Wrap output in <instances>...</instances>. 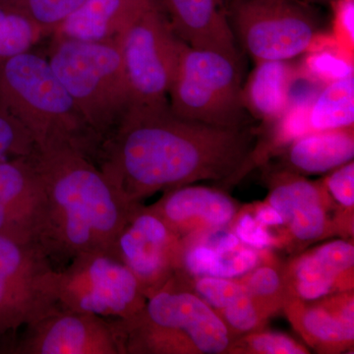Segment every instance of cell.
I'll return each mask as SVG.
<instances>
[{
    "label": "cell",
    "mask_w": 354,
    "mask_h": 354,
    "mask_svg": "<svg viewBox=\"0 0 354 354\" xmlns=\"http://www.w3.org/2000/svg\"><path fill=\"white\" fill-rule=\"evenodd\" d=\"M255 135L172 113L169 102L132 104L102 140L95 164L130 204L158 191L239 176L255 153Z\"/></svg>",
    "instance_id": "1"
},
{
    "label": "cell",
    "mask_w": 354,
    "mask_h": 354,
    "mask_svg": "<svg viewBox=\"0 0 354 354\" xmlns=\"http://www.w3.org/2000/svg\"><path fill=\"white\" fill-rule=\"evenodd\" d=\"M30 156L44 189L38 245L53 265L67 264L83 253L113 250L135 204L75 150L36 147Z\"/></svg>",
    "instance_id": "2"
},
{
    "label": "cell",
    "mask_w": 354,
    "mask_h": 354,
    "mask_svg": "<svg viewBox=\"0 0 354 354\" xmlns=\"http://www.w3.org/2000/svg\"><path fill=\"white\" fill-rule=\"evenodd\" d=\"M0 109L19 121L37 148L67 147L95 162L102 140L46 58L29 50L0 60Z\"/></svg>",
    "instance_id": "3"
},
{
    "label": "cell",
    "mask_w": 354,
    "mask_h": 354,
    "mask_svg": "<svg viewBox=\"0 0 354 354\" xmlns=\"http://www.w3.org/2000/svg\"><path fill=\"white\" fill-rule=\"evenodd\" d=\"M118 323L125 354L228 353L234 342L220 316L174 278L138 315Z\"/></svg>",
    "instance_id": "4"
},
{
    "label": "cell",
    "mask_w": 354,
    "mask_h": 354,
    "mask_svg": "<svg viewBox=\"0 0 354 354\" xmlns=\"http://www.w3.org/2000/svg\"><path fill=\"white\" fill-rule=\"evenodd\" d=\"M51 41L50 66L102 142L133 104L121 39L109 43Z\"/></svg>",
    "instance_id": "5"
},
{
    "label": "cell",
    "mask_w": 354,
    "mask_h": 354,
    "mask_svg": "<svg viewBox=\"0 0 354 354\" xmlns=\"http://www.w3.org/2000/svg\"><path fill=\"white\" fill-rule=\"evenodd\" d=\"M169 104L172 113L185 120L218 127H247L241 62L183 43Z\"/></svg>",
    "instance_id": "6"
},
{
    "label": "cell",
    "mask_w": 354,
    "mask_h": 354,
    "mask_svg": "<svg viewBox=\"0 0 354 354\" xmlns=\"http://www.w3.org/2000/svg\"><path fill=\"white\" fill-rule=\"evenodd\" d=\"M228 21L255 60H290L304 55L322 32L318 16L304 0H225Z\"/></svg>",
    "instance_id": "7"
},
{
    "label": "cell",
    "mask_w": 354,
    "mask_h": 354,
    "mask_svg": "<svg viewBox=\"0 0 354 354\" xmlns=\"http://www.w3.org/2000/svg\"><path fill=\"white\" fill-rule=\"evenodd\" d=\"M62 309L128 320L144 309L147 297L134 274L113 251L80 254L58 271Z\"/></svg>",
    "instance_id": "8"
},
{
    "label": "cell",
    "mask_w": 354,
    "mask_h": 354,
    "mask_svg": "<svg viewBox=\"0 0 354 354\" xmlns=\"http://www.w3.org/2000/svg\"><path fill=\"white\" fill-rule=\"evenodd\" d=\"M58 270L37 243L0 236V337L59 309Z\"/></svg>",
    "instance_id": "9"
},
{
    "label": "cell",
    "mask_w": 354,
    "mask_h": 354,
    "mask_svg": "<svg viewBox=\"0 0 354 354\" xmlns=\"http://www.w3.org/2000/svg\"><path fill=\"white\" fill-rule=\"evenodd\" d=\"M183 43L160 0H153L130 25L121 39V51L133 104L169 102Z\"/></svg>",
    "instance_id": "10"
},
{
    "label": "cell",
    "mask_w": 354,
    "mask_h": 354,
    "mask_svg": "<svg viewBox=\"0 0 354 354\" xmlns=\"http://www.w3.org/2000/svg\"><path fill=\"white\" fill-rule=\"evenodd\" d=\"M111 251L134 274L148 298L164 288L180 270L183 237L151 207L137 203Z\"/></svg>",
    "instance_id": "11"
},
{
    "label": "cell",
    "mask_w": 354,
    "mask_h": 354,
    "mask_svg": "<svg viewBox=\"0 0 354 354\" xmlns=\"http://www.w3.org/2000/svg\"><path fill=\"white\" fill-rule=\"evenodd\" d=\"M14 354H125L118 319L57 309L26 326Z\"/></svg>",
    "instance_id": "12"
},
{
    "label": "cell",
    "mask_w": 354,
    "mask_h": 354,
    "mask_svg": "<svg viewBox=\"0 0 354 354\" xmlns=\"http://www.w3.org/2000/svg\"><path fill=\"white\" fill-rule=\"evenodd\" d=\"M44 189L31 156L0 162V236L38 244Z\"/></svg>",
    "instance_id": "13"
},
{
    "label": "cell",
    "mask_w": 354,
    "mask_h": 354,
    "mask_svg": "<svg viewBox=\"0 0 354 354\" xmlns=\"http://www.w3.org/2000/svg\"><path fill=\"white\" fill-rule=\"evenodd\" d=\"M330 197L323 183L307 180L290 171L274 174L267 202L276 209L293 241L307 243L337 230L330 220Z\"/></svg>",
    "instance_id": "14"
},
{
    "label": "cell",
    "mask_w": 354,
    "mask_h": 354,
    "mask_svg": "<svg viewBox=\"0 0 354 354\" xmlns=\"http://www.w3.org/2000/svg\"><path fill=\"white\" fill-rule=\"evenodd\" d=\"M353 242L324 243L295 258L283 271L288 297L314 301L353 288Z\"/></svg>",
    "instance_id": "15"
},
{
    "label": "cell",
    "mask_w": 354,
    "mask_h": 354,
    "mask_svg": "<svg viewBox=\"0 0 354 354\" xmlns=\"http://www.w3.org/2000/svg\"><path fill=\"white\" fill-rule=\"evenodd\" d=\"M353 298L351 290L314 301L288 297L283 309L312 348L321 353H339L353 346Z\"/></svg>",
    "instance_id": "16"
},
{
    "label": "cell",
    "mask_w": 354,
    "mask_h": 354,
    "mask_svg": "<svg viewBox=\"0 0 354 354\" xmlns=\"http://www.w3.org/2000/svg\"><path fill=\"white\" fill-rule=\"evenodd\" d=\"M150 207L183 239L227 228L239 212L236 202L227 193L191 184L165 191Z\"/></svg>",
    "instance_id": "17"
},
{
    "label": "cell",
    "mask_w": 354,
    "mask_h": 354,
    "mask_svg": "<svg viewBox=\"0 0 354 354\" xmlns=\"http://www.w3.org/2000/svg\"><path fill=\"white\" fill-rule=\"evenodd\" d=\"M177 38L191 48L215 50L241 62L225 0H160Z\"/></svg>",
    "instance_id": "18"
},
{
    "label": "cell",
    "mask_w": 354,
    "mask_h": 354,
    "mask_svg": "<svg viewBox=\"0 0 354 354\" xmlns=\"http://www.w3.org/2000/svg\"><path fill=\"white\" fill-rule=\"evenodd\" d=\"M153 0H87L51 32V41L109 43L125 31Z\"/></svg>",
    "instance_id": "19"
},
{
    "label": "cell",
    "mask_w": 354,
    "mask_h": 354,
    "mask_svg": "<svg viewBox=\"0 0 354 354\" xmlns=\"http://www.w3.org/2000/svg\"><path fill=\"white\" fill-rule=\"evenodd\" d=\"M255 64L242 87V100L247 113L272 124L290 106L293 86L299 79L298 66L290 60H262Z\"/></svg>",
    "instance_id": "20"
},
{
    "label": "cell",
    "mask_w": 354,
    "mask_h": 354,
    "mask_svg": "<svg viewBox=\"0 0 354 354\" xmlns=\"http://www.w3.org/2000/svg\"><path fill=\"white\" fill-rule=\"evenodd\" d=\"M286 147L288 171L306 174L332 171L353 160V127L308 133Z\"/></svg>",
    "instance_id": "21"
},
{
    "label": "cell",
    "mask_w": 354,
    "mask_h": 354,
    "mask_svg": "<svg viewBox=\"0 0 354 354\" xmlns=\"http://www.w3.org/2000/svg\"><path fill=\"white\" fill-rule=\"evenodd\" d=\"M354 75L323 86L312 97L309 124L312 132L353 127Z\"/></svg>",
    "instance_id": "22"
},
{
    "label": "cell",
    "mask_w": 354,
    "mask_h": 354,
    "mask_svg": "<svg viewBox=\"0 0 354 354\" xmlns=\"http://www.w3.org/2000/svg\"><path fill=\"white\" fill-rule=\"evenodd\" d=\"M299 78L320 86L353 76V57L335 44L330 35L321 34L298 66Z\"/></svg>",
    "instance_id": "23"
},
{
    "label": "cell",
    "mask_w": 354,
    "mask_h": 354,
    "mask_svg": "<svg viewBox=\"0 0 354 354\" xmlns=\"http://www.w3.org/2000/svg\"><path fill=\"white\" fill-rule=\"evenodd\" d=\"M48 36L50 32L24 11L13 4L0 2V60L32 50Z\"/></svg>",
    "instance_id": "24"
},
{
    "label": "cell",
    "mask_w": 354,
    "mask_h": 354,
    "mask_svg": "<svg viewBox=\"0 0 354 354\" xmlns=\"http://www.w3.org/2000/svg\"><path fill=\"white\" fill-rule=\"evenodd\" d=\"M243 283L261 313L266 319L283 308L288 291H286L283 272H279L272 260L267 261L252 271L239 278Z\"/></svg>",
    "instance_id": "25"
},
{
    "label": "cell",
    "mask_w": 354,
    "mask_h": 354,
    "mask_svg": "<svg viewBox=\"0 0 354 354\" xmlns=\"http://www.w3.org/2000/svg\"><path fill=\"white\" fill-rule=\"evenodd\" d=\"M228 353L307 354L309 351L290 335L261 329L236 337Z\"/></svg>",
    "instance_id": "26"
},
{
    "label": "cell",
    "mask_w": 354,
    "mask_h": 354,
    "mask_svg": "<svg viewBox=\"0 0 354 354\" xmlns=\"http://www.w3.org/2000/svg\"><path fill=\"white\" fill-rule=\"evenodd\" d=\"M306 94L300 97H291V102L285 113L274 125L272 143L278 147H286L295 140L311 133L309 124V106L312 97L315 95Z\"/></svg>",
    "instance_id": "27"
},
{
    "label": "cell",
    "mask_w": 354,
    "mask_h": 354,
    "mask_svg": "<svg viewBox=\"0 0 354 354\" xmlns=\"http://www.w3.org/2000/svg\"><path fill=\"white\" fill-rule=\"evenodd\" d=\"M87 0H19L13 6L24 11L32 20L53 32V30Z\"/></svg>",
    "instance_id": "28"
},
{
    "label": "cell",
    "mask_w": 354,
    "mask_h": 354,
    "mask_svg": "<svg viewBox=\"0 0 354 354\" xmlns=\"http://www.w3.org/2000/svg\"><path fill=\"white\" fill-rule=\"evenodd\" d=\"M36 148L27 129L10 114L0 109V162L31 155Z\"/></svg>",
    "instance_id": "29"
},
{
    "label": "cell",
    "mask_w": 354,
    "mask_h": 354,
    "mask_svg": "<svg viewBox=\"0 0 354 354\" xmlns=\"http://www.w3.org/2000/svg\"><path fill=\"white\" fill-rule=\"evenodd\" d=\"M324 186L330 199L342 209L339 225L344 227V216L353 218L354 207V162H346L332 171L330 176L324 179Z\"/></svg>",
    "instance_id": "30"
},
{
    "label": "cell",
    "mask_w": 354,
    "mask_h": 354,
    "mask_svg": "<svg viewBox=\"0 0 354 354\" xmlns=\"http://www.w3.org/2000/svg\"><path fill=\"white\" fill-rule=\"evenodd\" d=\"M234 232L242 243L258 250L279 246L281 239L274 236L268 230L257 223L251 209H241L232 221Z\"/></svg>",
    "instance_id": "31"
},
{
    "label": "cell",
    "mask_w": 354,
    "mask_h": 354,
    "mask_svg": "<svg viewBox=\"0 0 354 354\" xmlns=\"http://www.w3.org/2000/svg\"><path fill=\"white\" fill-rule=\"evenodd\" d=\"M333 28L330 37L348 57L354 53V0H330Z\"/></svg>",
    "instance_id": "32"
},
{
    "label": "cell",
    "mask_w": 354,
    "mask_h": 354,
    "mask_svg": "<svg viewBox=\"0 0 354 354\" xmlns=\"http://www.w3.org/2000/svg\"><path fill=\"white\" fill-rule=\"evenodd\" d=\"M250 209L255 220L263 227H281V225H283L281 216H279L277 209L272 208L267 201L257 203L254 208Z\"/></svg>",
    "instance_id": "33"
},
{
    "label": "cell",
    "mask_w": 354,
    "mask_h": 354,
    "mask_svg": "<svg viewBox=\"0 0 354 354\" xmlns=\"http://www.w3.org/2000/svg\"><path fill=\"white\" fill-rule=\"evenodd\" d=\"M17 1L19 0H0V2H3V3H15Z\"/></svg>",
    "instance_id": "34"
},
{
    "label": "cell",
    "mask_w": 354,
    "mask_h": 354,
    "mask_svg": "<svg viewBox=\"0 0 354 354\" xmlns=\"http://www.w3.org/2000/svg\"><path fill=\"white\" fill-rule=\"evenodd\" d=\"M304 1L309 2V3H311V2H325L330 1V0H304Z\"/></svg>",
    "instance_id": "35"
}]
</instances>
